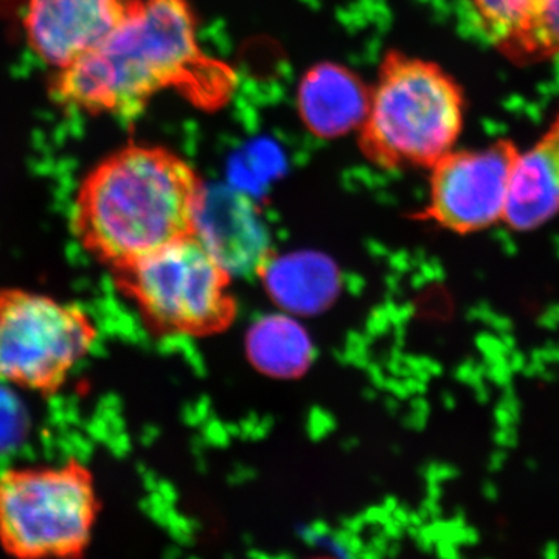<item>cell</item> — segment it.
Here are the masks:
<instances>
[{
  "label": "cell",
  "instance_id": "cell-8",
  "mask_svg": "<svg viewBox=\"0 0 559 559\" xmlns=\"http://www.w3.org/2000/svg\"><path fill=\"white\" fill-rule=\"evenodd\" d=\"M130 0H28L24 31L28 46L60 72L108 38Z\"/></svg>",
  "mask_w": 559,
  "mask_h": 559
},
{
  "label": "cell",
  "instance_id": "cell-7",
  "mask_svg": "<svg viewBox=\"0 0 559 559\" xmlns=\"http://www.w3.org/2000/svg\"><path fill=\"white\" fill-rule=\"evenodd\" d=\"M520 151L509 139L480 148L450 151L429 168L428 202L418 218L455 235L499 226Z\"/></svg>",
  "mask_w": 559,
  "mask_h": 559
},
{
  "label": "cell",
  "instance_id": "cell-10",
  "mask_svg": "<svg viewBox=\"0 0 559 559\" xmlns=\"http://www.w3.org/2000/svg\"><path fill=\"white\" fill-rule=\"evenodd\" d=\"M488 43L510 62L559 58V0H468Z\"/></svg>",
  "mask_w": 559,
  "mask_h": 559
},
{
  "label": "cell",
  "instance_id": "cell-11",
  "mask_svg": "<svg viewBox=\"0 0 559 559\" xmlns=\"http://www.w3.org/2000/svg\"><path fill=\"white\" fill-rule=\"evenodd\" d=\"M559 215V112L511 171L503 226L514 234L543 229Z\"/></svg>",
  "mask_w": 559,
  "mask_h": 559
},
{
  "label": "cell",
  "instance_id": "cell-1",
  "mask_svg": "<svg viewBox=\"0 0 559 559\" xmlns=\"http://www.w3.org/2000/svg\"><path fill=\"white\" fill-rule=\"evenodd\" d=\"M227 80L202 55L187 0H130L108 38L60 70L51 92L80 112L131 117L170 87L200 103L221 100Z\"/></svg>",
  "mask_w": 559,
  "mask_h": 559
},
{
  "label": "cell",
  "instance_id": "cell-16",
  "mask_svg": "<svg viewBox=\"0 0 559 559\" xmlns=\"http://www.w3.org/2000/svg\"><path fill=\"white\" fill-rule=\"evenodd\" d=\"M319 559H330V558H319Z\"/></svg>",
  "mask_w": 559,
  "mask_h": 559
},
{
  "label": "cell",
  "instance_id": "cell-12",
  "mask_svg": "<svg viewBox=\"0 0 559 559\" xmlns=\"http://www.w3.org/2000/svg\"><path fill=\"white\" fill-rule=\"evenodd\" d=\"M370 106V91L352 70L320 62L305 73L297 92L301 123L320 139L360 130Z\"/></svg>",
  "mask_w": 559,
  "mask_h": 559
},
{
  "label": "cell",
  "instance_id": "cell-2",
  "mask_svg": "<svg viewBox=\"0 0 559 559\" xmlns=\"http://www.w3.org/2000/svg\"><path fill=\"white\" fill-rule=\"evenodd\" d=\"M202 190L197 171L171 151L124 146L81 182L73 237L109 271L120 270L191 235Z\"/></svg>",
  "mask_w": 559,
  "mask_h": 559
},
{
  "label": "cell",
  "instance_id": "cell-14",
  "mask_svg": "<svg viewBox=\"0 0 559 559\" xmlns=\"http://www.w3.org/2000/svg\"><path fill=\"white\" fill-rule=\"evenodd\" d=\"M246 347L250 362L270 377L297 378L311 366L310 334L289 316L259 320L249 330Z\"/></svg>",
  "mask_w": 559,
  "mask_h": 559
},
{
  "label": "cell",
  "instance_id": "cell-3",
  "mask_svg": "<svg viewBox=\"0 0 559 559\" xmlns=\"http://www.w3.org/2000/svg\"><path fill=\"white\" fill-rule=\"evenodd\" d=\"M465 110L463 90L447 70L392 51L370 91L360 150L384 168H430L455 148Z\"/></svg>",
  "mask_w": 559,
  "mask_h": 559
},
{
  "label": "cell",
  "instance_id": "cell-9",
  "mask_svg": "<svg viewBox=\"0 0 559 559\" xmlns=\"http://www.w3.org/2000/svg\"><path fill=\"white\" fill-rule=\"evenodd\" d=\"M191 235L230 275L260 272L271 259L270 235L260 212L237 189L204 186Z\"/></svg>",
  "mask_w": 559,
  "mask_h": 559
},
{
  "label": "cell",
  "instance_id": "cell-5",
  "mask_svg": "<svg viewBox=\"0 0 559 559\" xmlns=\"http://www.w3.org/2000/svg\"><path fill=\"white\" fill-rule=\"evenodd\" d=\"M112 272L150 329L176 336H210L234 322L230 272L187 235Z\"/></svg>",
  "mask_w": 559,
  "mask_h": 559
},
{
  "label": "cell",
  "instance_id": "cell-6",
  "mask_svg": "<svg viewBox=\"0 0 559 559\" xmlns=\"http://www.w3.org/2000/svg\"><path fill=\"white\" fill-rule=\"evenodd\" d=\"M97 340L95 320L79 305L0 289V384L53 395Z\"/></svg>",
  "mask_w": 559,
  "mask_h": 559
},
{
  "label": "cell",
  "instance_id": "cell-15",
  "mask_svg": "<svg viewBox=\"0 0 559 559\" xmlns=\"http://www.w3.org/2000/svg\"><path fill=\"white\" fill-rule=\"evenodd\" d=\"M25 425L27 419L21 404L11 396L5 385L0 384V454L24 439Z\"/></svg>",
  "mask_w": 559,
  "mask_h": 559
},
{
  "label": "cell",
  "instance_id": "cell-4",
  "mask_svg": "<svg viewBox=\"0 0 559 559\" xmlns=\"http://www.w3.org/2000/svg\"><path fill=\"white\" fill-rule=\"evenodd\" d=\"M102 513L79 459L0 471V549L11 559H84Z\"/></svg>",
  "mask_w": 559,
  "mask_h": 559
},
{
  "label": "cell",
  "instance_id": "cell-13",
  "mask_svg": "<svg viewBox=\"0 0 559 559\" xmlns=\"http://www.w3.org/2000/svg\"><path fill=\"white\" fill-rule=\"evenodd\" d=\"M272 300L296 314H310L329 307L336 297V266L319 253H290L271 259L260 271Z\"/></svg>",
  "mask_w": 559,
  "mask_h": 559
}]
</instances>
